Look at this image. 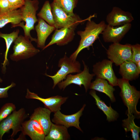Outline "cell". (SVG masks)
Instances as JSON below:
<instances>
[{"label":"cell","mask_w":140,"mask_h":140,"mask_svg":"<svg viewBox=\"0 0 140 140\" xmlns=\"http://www.w3.org/2000/svg\"><path fill=\"white\" fill-rule=\"evenodd\" d=\"M91 19L87 20L84 30L77 32L81 39L77 49L69 57L73 60H76L78 54L83 50L85 48L89 49V47L99 38V35L102 33L106 26L107 24L103 20L96 23Z\"/></svg>","instance_id":"6da1fadb"},{"label":"cell","mask_w":140,"mask_h":140,"mask_svg":"<svg viewBox=\"0 0 140 140\" xmlns=\"http://www.w3.org/2000/svg\"><path fill=\"white\" fill-rule=\"evenodd\" d=\"M39 4L38 0H25L24 5L20 8L22 19L25 22V24L22 22L15 27L22 28L24 36L29 38L31 41L36 42L37 39L31 37L30 32L34 29V25L38 21L36 13L39 8Z\"/></svg>","instance_id":"7a4b0ae2"},{"label":"cell","mask_w":140,"mask_h":140,"mask_svg":"<svg viewBox=\"0 0 140 140\" xmlns=\"http://www.w3.org/2000/svg\"><path fill=\"white\" fill-rule=\"evenodd\" d=\"M117 85L121 89L120 96L128 108L127 114H134L136 118H139L140 112L136 106L140 97V92L131 85L129 81L122 78L118 79Z\"/></svg>","instance_id":"3957f363"},{"label":"cell","mask_w":140,"mask_h":140,"mask_svg":"<svg viewBox=\"0 0 140 140\" xmlns=\"http://www.w3.org/2000/svg\"><path fill=\"white\" fill-rule=\"evenodd\" d=\"M52 11L56 29H60L68 27H76L85 21L91 19L94 16H90L83 20L79 16L75 14L73 15L67 13L58 4L53 2L50 4Z\"/></svg>","instance_id":"277c9868"},{"label":"cell","mask_w":140,"mask_h":140,"mask_svg":"<svg viewBox=\"0 0 140 140\" xmlns=\"http://www.w3.org/2000/svg\"><path fill=\"white\" fill-rule=\"evenodd\" d=\"M29 38L19 36L14 42L13 53L10 55L11 60L16 62L28 59L34 56L40 51L33 45Z\"/></svg>","instance_id":"5b68a950"},{"label":"cell","mask_w":140,"mask_h":140,"mask_svg":"<svg viewBox=\"0 0 140 140\" xmlns=\"http://www.w3.org/2000/svg\"><path fill=\"white\" fill-rule=\"evenodd\" d=\"M27 115L23 108L18 111H13L6 118L0 122V140H2L4 135L11 129L12 132L10 139L15 136L21 130L22 125L27 117Z\"/></svg>","instance_id":"8992f818"},{"label":"cell","mask_w":140,"mask_h":140,"mask_svg":"<svg viewBox=\"0 0 140 140\" xmlns=\"http://www.w3.org/2000/svg\"><path fill=\"white\" fill-rule=\"evenodd\" d=\"M60 69L53 75H45L51 78L53 81L52 87L54 89L59 82L65 80L67 75L71 73H79L81 71L80 64L78 61H74L68 57L65 54L63 57L59 60L58 65Z\"/></svg>","instance_id":"52a82bcc"},{"label":"cell","mask_w":140,"mask_h":140,"mask_svg":"<svg viewBox=\"0 0 140 140\" xmlns=\"http://www.w3.org/2000/svg\"><path fill=\"white\" fill-rule=\"evenodd\" d=\"M132 53L131 44L122 45L119 43L112 44L107 51L108 59L117 66L125 61H131Z\"/></svg>","instance_id":"ba28073f"},{"label":"cell","mask_w":140,"mask_h":140,"mask_svg":"<svg viewBox=\"0 0 140 140\" xmlns=\"http://www.w3.org/2000/svg\"><path fill=\"white\" fill-rule=\"evenodd\" d=\"M84 68L83 71L74 75L69 74L66 76L64 80L59 82L57 85L59 89L64 90L66 87L71 84H74L81 87L83 85L86 93L89 88L91 81L95 75L90 74L89 72V68L82 60Z\"/></svg>","instance_id":"9c48e42d"},{"label":"cell","mask_w":140,"mask_h":140,"mask_svg":"<svg viewBox=\"0 0 140 140\" xmlns=\"http://www.w3.org/2000/svg\"><path fill=\"white\" fill-rule=\"evenodd\" d=\"M113 63L110 60H103L93 65V71L96 78L106 80L110 85L117 86L118 79L113 69Z\"/></svg>","instance_id":"30bf717a"},{"label":"cell","mask_w":140,"mask_h":140,"mask_svg":"<svg viewBox=\"0 0 140 140\" xmlns=\"http://www.w3.org/2000/svg\"><path fill=\"white\" fill-rule=\"evenodd\" d=\"M131 27V23L117 26L107 24L101 33L103 40L106 43H118L129 31Z\"/></svg>","instance_id":"8fae6325"},{"label":"cell","mask_w":140,"mask_h":140,"mask_svg":"<svg viewBox=\"0 0 140 140\" xmlns=\"http://www.w3.org/2000/svg\"><path fill=\"white\" fill-rule=\"evenodd\" d=\"M86 106V104H84L78 111L70 115H65L59 110L54 113L52 121L55 124L64 125L67 128L70 127H75L82 132L79 125V120Z\"/></svg>","instance_id":"7c38bea8"},{"label":"cell","mask_w":140,"mask_h":140,"mask_svg":"<svg viewBox=\"0 0 140 140\" xmlns=\"http://www.w3.org/2000/svg\"><path fill=\"white\" fill-rule=\"evenodd\" d=\"M21 131L18 139H24V137L27 135L32 140H45V136L43 129L35 120L30 119L24 121L22 125Z\"/></svg>","instance_id":"4fadbf2b"},{"label":"cell","mask_w":140,"mask_h":140,"mask_svg":"<svg viewBox=\"0 0 140 140\" xmlns=\"http://www.w3.org/2000/svg\"><path fill=\"white\" fill-rule=\"evenodd\" d=\"M26 98L38 100L42 102L45 107L54 113L61 110V106L64 104L68 99V97H63L57 95L47 98L40 97L34 93L30 91L28 89H27L25 96Z\"/></svg>","instance_id":"5bb4252c"},{"label":"cell","mask_w":140,"mask_h":140,"mask_svg":"<svg viewBox=\"0 0 140 140\" xmlns=\"http://www.w3.org/2000/svg\"><path fill=\"white\" fill-rule=\"evenodd\" d=\"M106 21L108 24L117 26L131 23L134 20L132 14L117 7H113L107 15Z\"/></svg>","instance_id":"9a60e30c"},{"label":"cell","mask_w":140,"mask_h":140,"mask_svg":"<svg viewBox=\"0 0 140 140\" xmlns=\"http://www.w3.org/2000/svg\"><path fill=\"white\" fill-rule=\"evenodd\" d=\"M76 28L75 27H68L56 29L51 41L42 50L54 44L60 46L67 44L73 39Z\"/></svg>","instance_id":"2e32d148"},{"label":"cell","mask_w":140,"mask_h":140,"mask_svg":"<svg viewBox=\"0 0 140 140\" xmlns=\"http://www.w3.org/2000/svg\"><path fill=\"white\" fill-rule=\"evenodd\" d=\"M51 111L47 108L39 107L35 109L30 119L37 121L42 127L45 136L48 133L52 122L50 119Z\"/></svg>","instance_id":"e0dca14e"},{"label":"cell","mask_w":140,"mask_h":140,"mask_svg":"<svg viewBox=\"0 0 140 140\" xmlns=\"http://www.w3.org/2000/svg\"><path fill=\"white\" fill-rule=\"evenodd\" d=\"M38 19V23L34 28L37 34L36 43L37 47L43 50L45 46L47 38L56 29L47 23L43 19L39 18Z\"/></svg>","instance_id":"ac0fdd59"},{"label":"cell","mask_w":140,"mask_h":140,"mask_svg":"<svg viewBox=\"0 0 140 140\" xmlns=\"http://www.w3.org/2000/svg\"><path fill=\"white\" fill-rule=\"evenodd\" d=\"M113 87L105 79L96 78L91 83L89 88L104 93L109 98L112 102H114L115 101L114 94L115 90Z\"/></svg>","instance_id":"d6986e66"},{"label":"cell","mask_w":140,"mask_h":140,"mask_svg":"<svg viewBox=\"0 0 140 140\" xmlns=\"http://www.w3.org/2000/svg\"><path fill=\"white\" fill-rule=\"evenodd\" d=\"M67 128L64 125L52 123L45 140H67L70 139Z\"/></svg>","instance_id":"ffe728a7"},{"label":"cell","mask_w":140,"mask_h":140,"mask_svg":"<svg viewBox=\"0 0 140 140\" xmlns=\"http://www.w3.org/2000/svg\"><path fill=\"white\" fill-rule=\"evenodd\" d=\"M119 73L122 78L129 81L137 78L140 72L136 64L132 61H125L120 65Z\"/></svg>","instance_id":"44dd1931"},{"label":"cell","mask_w":140,"mask_h":140,"mask_svg":"<svg viewBox=\"0 0 140 140\" xmlns=\"http://www.w3.org/2000/svg\"><path fill=\"white\" fill-rule=\"evenodd\" d=\"M95 99L96 104L98 108L102 110L107 117V120L109 122L117 120L118 117L117 112L111 107L107 106L96 95L95 90H92L89 93Z\"/></svg>","instance_id":"7402d4cb"},{"label":"cell","mask_w":140,"mask_h":140,"mask_svg":"<svg viewBox=\"0 0 140 140\" xmlns=\"http://www.w3.org/2000/svg\"><path fill=\"white\" fill-rule=\"evenodd\" d=\"M23 21L20 9L11 11L0 15V28L9 23L11 24L12 28L15 27Z\"/></svg>","instance_id":"603a6c76"},{"label":"cell","mask_w":140,"mask_h":140,"mask_svg":"<svg viewBox=\"0 0 140 140\" xmlns=\"http://www.w3.org/2000/svg\"><path fill=\"white\" fill-rule=\"evenodd\" d=\"M19 32V29L10 33L5 34L0 32V37L3 38L5 41L6 45V50L4 54V60L2 65V70L5 72L6 70V66L9 64L8 59V52L11 46L18 36Z\"/></svg>","instance_id":"cb8c5ba5"},{"label":"cell","mask_w":140,"mask_h":140,"mask_svg":"<svg viewBox=\"0 0 140 140\" xmlns=\"http://www.w3.org/2000/svg\"><path fill=\"white\" fill-rule=\"evenodd\" d=\"M127 115L128 118L122 121L123 127L126 132L129 131L131 132L132 138L134 140H139L140 127L135 124L134 120L136 118L135 116L132 114Z\"/></svg>","instance_id":"d4e9b609"},{"label":"cell","mask_w":140,"mask_h":140,"mask_svg":"<svg viewBox=\"0 0 140 140\" xmlns=\"http://www.w3.org/2000/svg\"><path fill=\"white\" fill-rule=\"evenodd\" d=\"M37 16L43 19L49 25L55 27V23L49 2L46 1Z\"/></svg>","instance_id":"484cf974"},{"label":"cell","mask_w":140,"mask_h":140,"mask_svg":"<svg viewBox=\"0 0 140 140\" xmlns=\"http://www.w3.org/2000/svg\"><path fill=\"white\" fill-rule=\"evenodd\" d=\"M78 0H53L67 13L73 15H74L73 10L76 7Z\"/></svg>","instance_id":"4316f807"},{"label":"cell","mask_w":140,"mask_h":140,"mask_svg":"<svg viewBox=\"0 0 140 140\" xmlns=\"http://www.w3.org/2000/svg\"><path fill=\"white\" fill-rule=\"evenodd\" d=\"M16 108L15 105L12 103H8L4 104L0 109V122L16 110Z\"/></svg>","instance_id":"83f0119b"},{"label":"cell","mask_w":140,"mask_h":140,"mask_svg":"<svg viewBox=\"0 0 140 140\" xmlns=\"http://www.w3.org/2000/svg\"><path fill=\"white\" fill-rule=\"evenodd\" d=\"M132 58L131 61L136 64L140 61V45L138 44L131 45Z\"/></svg>","instance_id":"f1b7e54d"},{"label":"cell","mask_w":140,"mask_h":140,"mask_svg":"<svg viewBox=\"0 0 140 140\" xmlns=\"http://www.w3.org/2000/svg\"><path fill=\"white\" fill-rule=\"evenodd\" d=\"M11 11L8 0H0V15L7 13Z\"/></svg>","instance_id":"f546056e"},{"label":"cell","mask_w":140,"mask_h":140,"mask_svg":"<svg viewBox=\"0 0 140 140\" xmlns=\"http://www.w3.org/2000/svg\"><path fill=\"white\" fill-rule=\"evenodd\" d=\"M8 0L11 11L20 9L24 5L25 1V0Z\"/></svg>","instance_id":"4dcf8cb0"},{"label":"cell","mask_w":140,"mask_h":140,"mask_svg":"<svg viewBox=\"0 0 140 140\" xmlns=\"http://www.w3.org/2000/svg\"><path fill=\"white\" fill-rule=\"evenodd\" d=\"M16 84L12 82L11 84L4 88H0V98H6L8 97V91L10 89L15 87Z\"/></svg>","instance_id":"1f68e13d"},{"label":"cell","mask_w":140,"mask_h":140,"mask_svg":"<svg viewBox=\"0 0 140 140\" xmlns=\"http://www.w3.org/2000/svg\"><path fill=\"white\" fill-rule=\"evenodd\" d=\"M140 61L137 62L136 64L137 67V68L139 71L140 72Z\"/></svg>","instance_id":"d6a6232c"},{"label":"cell","mask_w":140,"mask_h":140,"mask_svg":"<svg viewBox=\"0 0 140 140\" xmlns=\"http://www.w3.org/2000/svg\"><path fill=\"white\" fill-rule=\"evenodd\" d=\"M3 81V80L1 78V77H0V83H2Z\"/></svg>","instance_id":"836d02e7"},{"label":"cell","mask_w":140,"mask_h":140,"mask_svg":"<svg viewBox=\"0 0 140 140\" xmlns=\"http://www.w3.org/2000/svg\"></svg>","instance_id":"e575fe53"}]
</instances>
